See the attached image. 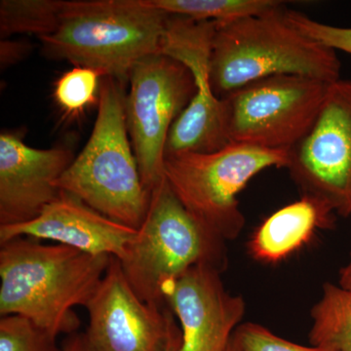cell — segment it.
Returning <instances> with one entry per match:
<instances>
[{
  "label": "cell",
  "mask_w": 351,
  "mask_h": 351,
  "mask_svg": "<svg viewBox=\"0 0 351 351\" xmlns=\"http://www.w3.org/2000/svg\"><path fill=\"white\" fill-rule=\"evenodd\" d=\"M0 314L25 316L57 338L75 334L112 257L19 237L0 244Z\"/></svg>",
  "instance_id": "cell-1"
},
{
  "label": "cell",
  "mask_w": 351,
  "mask_h": 351,
  "mask_svg": "<svg viewBox=\"0 0 351 351\" xmlns=\"http://www.w3.org/2000/svg\"><path fill=\"white\" fill-rule=\"evenodd\" d=\"M169 16L149 0L64 1L56 31L40 38L43 54L124 84L138 62L160 54Z\"/></svg>",
  "instance_id": "cell-2"
},
{
  "label": "cell",
  "mask_w": 351,
  "mask_h": 351,
  "mask_svg": "<svg viewBox=\"0 0 351 351\" xmlns=\"http://www.w3.org/2000/svg\"><path fill=\"white\" fill-rule=\"evenodd\" d=\"M284 11L216 23L210 82L219 98L270 76H306L327 83L341 80L335 50L289 24Z\"/></svg>",
  "instance_id": "cell-3"
},
{
  "label": "cell",
  "mask_w": 351,
  "mask_h": 351,
  "mask_svg": "<svg viewBox=\"0 0 351 351\" xmlns=\"http://www.w3.org/2000/svg\"><path fill=\"white\" fill-rule=\"evenodd\" d=\"M125 101L119 82L110 77L101 82L91 136L56 186L112 221L138 228L152 193L143 184L129 141Z\"/></svg>",
  "instance_id": "cell-4"
},
{
  "label": "cell",
  "mask_w": 351,
  "mask_h": 351,
  "mask_svg": "<svg viewBox=\"0 0 351 351\" xmlns=\"http://www.w3.org/2000/svg\"><path fill=\"white\" fill-rule=\"evenodd\" d=\"M226 243L193 219L164 179L152 191L144 221L119 261L136 295L164 306V286L191 267L210 265L225 271Z\"/></svg>",
  "instance_id": "cell-5"
},
{
  "label": "cell",
  "mask_w": 351,
  "mask_h": 351,
  "mask_svg": "<svg viewBox=\"0 0 351 351\" xmlns=\"http://www.w3.org/2000/svg\"><path fill=\"white\" fill-rule=\"evenodd\" d=\"M288 161V151L230 144L210 154H166L164 176L193 219L226 242L244 228L239 193L263 171L287 168Z\"/></svg>",
  "instance_id": "cell-6"
},
{
  "label": "cell",
  "mask_w": 351,
  "mask_h": 351,
  "mask_svg": "<svg viewBox=\"0 0 351 351\" xmlns=\"http://www.w3.org/2000/svg\"><path fill=\"white\" fill-rule=\"evenodd\" d=\"M332 83L306 76H270L223 97L230 144L290 151L308 133Z\"/></svg>",
  "instance_id": "cell-7"
},
{
  "label": "cell",
  "mask_w": 351,
  "mask_h": 351,
  "mask_svg": "<svg viewBox=\"0 0 351 351\" xmlns=\"http://www.w3.org/2000/svg\"><path fill=\"white\" fill-rule=\"evenodd\" d=\"M126 123L145 188L152 193L165 179L168 135L196 92L186 66L163 54L138 62L129 76Z\"/></svg>",
  "instance_id": "cell-8"
},
{
  "label": "cell",
  "mask_w": 351,
  "mask_h": 351,
  "mask_svg": "<svg viewBox=\"0 0 351 351\" xmlns=\"http://www.w3.org/2000/svg\"><path fill=\"white\" fill-rule=\"evenodd\" d=\"M286 169L302 196L351 216V80L330 84L311 130L289 151Z\"/></svg>",
  "instance_id": "cell-9"
},
{
  "label": "cell",
  "mask_w": 351,
  "mask_h": 351,
  "mask_svg": "<svg viewBox=\"0 0 351 351\" xmlns=\"http://www.w3.org/2000/svg\"><path fill=\"white\" fill-rule=\"evenodd\" d=\"M216 29L213 21L171 15L160 54L186 66L195 77L196 92L168 135L166 154H210L230 145L223 99L210 82V58Z\"/></svg>",
  "instance_id": "cell-10"
},
{
  "label": "cell",
  "mask_w": 351,
  "mask_h": 351,
  "mask_svg": "<svg viewBox=\"0 0 351 351\" xmlns=\"http://www.w3.org/2000/svg\"><path fill=\"white\" fill-rule=\"evenodd\" d=\"M84 351H166L176 323L164 306L136 295L121 265L112 257L105 276L87 302Z\"/></svg>",
  "instance_id": "cell-11"
},
{
  "label": "cell",
  "mask_w": 351,
  "mask_h": 351,
  "mask_svg": "<svg viewBox=\"0 0 351 351\" xmlns=\"http://www.w3.org/2000/svg\"><path fill=\"white\" fill-rule=\"evenodd\" d=\"M221 274L213 265H196L164 286V302L181 324L178 351H223L241 325L246 304L226 290Z\"/></svg>",
  "instance_id": "cell-12"
},
{
  "label": "cell",
  "mask_w": 351,
  "mask_h": 351,
  "mask_svg": "<svg viewBox=\"0 0 351 351\" xmlns=\"http://www.w3.org/2000/svg\"><path fill=\"white\" fill-rule=\"evenodd\" d=\"M63 147L39 149L25 144L19 134H0V226L36 218L61 191L57 180L73 162Z\"/></svg>",
  "instance_id": "cell-13"
},
{
  "label": "cell",
  "mask_w": 351,
  "mask_h": 351,
  "mask_svg": "<svg viewBox=\"0 0 351 351\" xmlns=\"http://www.w3.org/2000/svg\"><path fill=\"white\" fill-rule=\"evenodd\" d=\"M137 233L138 228L112 221L75 196L61 191L36 218L0 226V244L19 237L51 240L90 255L121 261Z\"/></svg>",
  "instance_id": "cell-14"
},
{
  "label": "cell",
  "mask_w": 351,
  "mask_h": 351,
  "mask_svg": "<svg viewBox=\"0 0 351 351\" xmlns=\"http://www.w3.org/2000/svg\"><path fill=\"white\" fill-rule=\"evenodd\" d=\"M335 218L336 215L319 203L302 196L258 226L249 241V253L258 262H282L308 243L316 230L332 228Z\"/></svg>",
  "instance_id": "cell-15"
},
{
  "label": "cell",
  "mask_w": 351,
  "mask_h": 351,
  "mask_svg": "<svg viewBox=\"0 0 351 351\" xmlns=\"http://www.w3.org/2000/svg\"><path fill=\"white\" fill-rule=\"evenodd\" d=\"M311 345L332 351H351V291L325 283L311 311Z\"/></svg>",
  "instance_id": "cell-16"
},
{
  "label": "cell",
  "mask_w": 351,
  "mask_h": 351,
  "mask_svg": "<svg viewBox=\"0 0 351 351\" xmlns=\"http://www.w3.org/2000/svg\"><path fill=\"white\" fill-rule=\"evenodd\" d=\"M149 2L169 15L216 23L233 22L284 9V2L277 0H149Z\"/></svg>",
  "instance_id": "cell-17"
},
{
  "label": "cell",
  "mask_w": 351,
  "mask_h": 351,
  "mask_svg": "<svg viewBox=\"0 0 351 351\" xmlns=\"http://www.w3.org/2000/svg\"><path fill=\"white\" fill-rule=\"evenodd\" d=\"M63 0H1L0 36L31 34L39 39L56 31L64 7Z\"/></svg>",
  "instance_id": "cell-18"
},
{
  "label": "cell",
  "mask_w": 351,
  "mask_h": 351,
  "mask_svg": "<svg viewBox=\"0 0 351 351\" xmlns=\"http://www.w3.org/2000/svg\"><path fill=\"white\" fill-rule=\"evenodd\" d=\"M100 71L76 66L64 73L55 83L54 97L58 106L66 114L76 117L90 106L99 103Z\"/></svg>",
  "instance_id": "cell-19"
},
{
  "label": "cell",
  "mask_w": 351,
  "mask_h": 351,
  "mask_svg": "<svg viewBox=\"0 0 351 351\" xmlns=\"http://www.w3.org/2000/svg\"><path fill=\"white\" fill-rule=\"evenodd\" d=\"M0 351H62L56 338L25 316L12 314L0 319Z\"/></svg>",
  "instance_id": "cell-20"
},
{
  "label": "cell",
  "mask_w": 351,
  "mask_h": 351,
  "mask_svg": "<svg viewBox=\"0 0 351 351\" xmlns=\"http://www.w3.org/2000/svg\"><path fill=\"white\" fill-rule=\"evenodd\" d=\"M233 339L239 351H332L320 346L298 345L253 322L240 325Z\"/></svg>",
  "instance_id": "cell-21"
},
{
  "label": "cell",
  "mask_w": 351,
  "mask_h": 351,
  "mask_svg": "<svg viewBox=\"0 0 351 351\" xmlns=\"http://www.w3.org/2000/svg\"><path fill=\"white\" fill-rule=\"evenodd\" d=\"M286 21L308 36L327 47L351 55V27H336L311 19L299 11H284Z\"/></svg>",
  "instance_id": "cell-22"
},
{
  "label": "cell",
  "mask_w": 351,
  "mask_h": 351,
  "mask_svg": "<svg viewBox=\"0 0 351 351\" xmlns=\"http://www.w3.org/2000/svg\"><path fill=\"white\" fill-rule=\"evenodd\" d=\"M31 51L32 46L29 43L4 39L0 43V66L6 69L19 63Z\"/></svg>",
  "instance_id": "cell-23"
},
{
  "label": "cell",
  "mask_w": 351,
  "mask_h": 351,
  "mask_svg": "<svg viewBox=\"0 0 351 351\" xmlns=\"http://www.w3.org/2000/svg\"><path fill=\"white\" fill-rule=\"evenodd\" d=\"M338 284L341 287L351 291V243L348 261L339 271Z\"/></svg>",
  "instance_id": "cell-24"
},
{
  "label": "cell",
  "mask_w": 351,
  "mask_h": 351,
  "mask_svg": "<svg viewBox=\"0 0 351 351\" xmlns=\"http://www.w3.org/2000/svg\"><path fill=\"white\" fill-rule=\"evenodd\" d=\"M62 351H84L83 334H73L64 341Z\"/></svg>",
  "instance_id": "cell-25"
},
{
  "label": "cell",
  "mask_w": 351,
  "mask_h": 351,
  "mask_svg": "<svg viewBox=\"0 0 351 351\" xmlns=\"http://www.w3.org/2000/svg\"><path fill=\"white\" fill-rule=\"evenodd\" d=\"M182 346V332L177 325L173 328L172 334H171L169 343H168L166 351H178Z\"/></svg>",
  "instance_id": "cell-26"
},
{
  "label": "cell",
  "mask_w": 351,
  "mask_h": 351,
  "mask_svg": "<svg viewBox=\"0 0 351 351\" xmlns=\"http://www.w3.org/2000/svg\"><path fill=\"white\" fill-rule=\"evenodd\" d=\"M223 351H239V346H237V343H235L234 339H230V343L226 346L225 350Z\"/></svg>",
  "instance_id": "cell-27"
}]
</instances>
